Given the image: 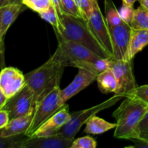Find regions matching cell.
<instances>
[{
  "label": "cell",
  "mask_w": 148,
  "mask_h": 148,
  "mask_svg": "<svg viewBox=\"0 0 148 148\" xmlns=\"http://www.w3.org/2000/svg\"><path fill=\"white\" fill-rule=\"evenodd\" d=\"M113 48V59L128 61L129 47L132 27L126 23L116 27H108Z\"/></svg>",
  "instance_id": "30bf717a"
},
{
  "label": "cell",
  "mask_w": 148,
  "mask_h": 148,
  "mask_svg": "<svg viewBox=\"0 0 148 148\" xmlns=\"http://www.w3.org/2000/svg\"><path fill=\"white\" fill-rule=\"evenodd\" d=\"M3 108L8 111L10 119L34 112V92L26 85L20 92L7 100Z\"/></svg>",
  "instance_id": "ba28073f"
},
{
  "label": "cell",
  "mask_w": 148,
  "mask_h": 148,
  "mask_svg": "<svg viewBox=\"0 0 148 148\" xmlns=\"http://www.w3.org/2000/svg\"><path fill=\"white\" fill-rule=\"evenodd\" d=\"M105 20L108 27H116L124 22L120 17L119 12L112 0H105Z\"/></svg>",
  "instance_id": "44dd1931"
},
{
  "label": "cell",
  "mask_w": 148,
  "mask_h": 148,
  "mask_svg": "<svg viewBox=\"0 0 148 148\" xmlns=\"http://www.w3.org/2000/svg\"><path fill=\"white\" fill-rule=\"evenodd\" d=\"M12 4H23V0H0V8Z\"/></svg>",
  "instance_id": "d6a6232c"
},
{
  "label": "cell",
  "mask_w": 148,
  "mask_h": 148,
  "mask_svg": "<svg viewBox=\"0 0 148 148\" xmlns=\"http://www.w3.org/2000/svg\"><path fill=\"white\" fill-rule=\"evenodd\" d=\"M147 45L148 30L132 29L128 53L129 59L132 60L135 55L141 51Z\"/></svg>",
  "instance_id": "e0dca14e"
},
{
  "label": "cell",
  "mask_w": 148,
  "mask_h": 148,
  "mask_svg": "<svg viewBox=\"0 0 148 148\" xmlns=\"http://www.w3.org/2000/svg\"><path fill=\"white\" fill-rule=\"evenodd\" d=\"M38 14L42 19L51 25L55 33H60L62 27V22L59 14L52 4L47 10L38 13Z\"/></svg>",
  "instance_id": "603a6c76"
},
{
  "label": "cell",
  "mask_w": 148,
  "mask_h": 148,
  "mask_svg": "<svg viewBox=\"0 0 148 148\" xmlns=\"http://www.w3.org/2000/svg\"><path fill=\"white\" fill-rule=\"evenodd\" d=\"M51 4L56 9L59 17H61L62 14V10H61V0H51Z\"/></svg>",
  "instance_id": "836d02e7"
},
{
  "label": "cell",
  "mask_w": 148,
  "mask_h": 148,
  "mask_svg": "<svg viewBox=\"0 0 148 148\" xmlns=\"http://www.w3.org/2000/svg\"><path fill=\"white\" fill-rule=\"evenodd\" d=\"M119 12L120 17H121L123 22L130 25L132 20L133 14H134V6H128L122 4V7L119 10Z\"/></svg>",
  "instance_id": "f546056e"
},
{
  "label": "cell",
  "mask_w": 148,
  "mask_h": 148,
  "mask_svg": "<svg viewBox=\"0 0 148 148\" xmlns=\"http://www.w3.org/2000/svg\"><path fill=\"white\" fill-rule=\"evenodd\" d=\"M138 0H122L123 4L128 6H134V4Z\"/></svg>",
  "instance_id": "d590c367"
},
{
  "label": "cell",
  "mask_w": 148,
  "mask_h": 148,
  "mask_svg": "<svg viewBox=\"0 0 148 148\" xmlns=\"http://www.w3.org/2000/svg\"><path fill=\"white\" fill-rule=\"evenodd\" d=\"M96 147L97 143L95 140L89 136H86L74 140L70 148H95Z\"/></svg>",
  "instance_id": "f1b7e54d"
},
{
  "label": "cell",
  "mask_w": 148,
  "mask_h": 148,
  "mask_svg": "<svg viewBox=\"0 0 148 148\" xmlns=\"http://www.w3.org/2000/svg\"><path fill=\"white\" fill-rule=\"evenodd\" d=\"M110 59L111 58H100L95 61H77L74 62L72 66L86 69L98 75L109 68Z\"/></svg>",
  "instance_id": "ffe728a7"
},
{
  "label": "cell",
  "mask_w": 148,
  "mask_h": 148,
  "mask_svg": "<svg viewBox=\"0 0 148 148\" xmlns=\"http://www.w3.org/2000/svg\"><path fill=\"white\" fill-rule=\"evenodd\" d=\"M74 139L66 138L56 134L51 136L29 137L20 148H69Z\"/></svg>",
  "instance_id": "5bb4252c"
},
{
  "label": "cell",
  "mask_w": 148,
  "mask_h": 148,
  "mask_svg": "<svg viewBox=\"0 0 148 148\" xmlns=\"http://www.w3.org/2000/svg\"><path fill=\"white\" fill-rule=\"evenodd\" d=\"M148 111V104L135 98H125L113 116L116 119L114 136L118 139L132 140L137 125Z\"/></svg>",
  "instance_id": "6da1fadb"
},
{
  "label": "cell",
  "mask_w": 148,
  "mask_h": 148,
  "mask_svg": "<svg viewBox=\"0 0 148 148\" xmlns=\"http://www.w3.org/2000/svg\"><path fill=\"white\" fill-rule=\"evenodd\" d=\"M98 75L90 71L84 69H79L77 75L72 82L64 89L61 90V99L64 103L73 96L76 95L78 92L82 91L92 82L96 79Z\"/></svg>",
  "instance_id": "4fadbf2b"
},
{
  "label": "cell",
  "mask_w": 148,
  "mask_h": 148,
  "mask_svg": "<svg viewBox=\"0 0 148 148\" xmlns=\"http://www.w3.org/2000/svg\"><path fill=\"white\" fill-rule=\"evenodd\" d=\"M60 19L62 27L59 34L85 46L99 57L105 59L111 58L93 36L86 20L64 14H62Z\"/></svg>",
  "instance_id": "3957f363"
},
{
  "label": "cell",
  "mask_w": 148,
  "mask_h": 148,
  "mask_svg": "<svg viewBox=\"0 0 148 148\" xmlns=\"http://www.w3.org/2000/svg\"><path fill=\"white\" fill-rule=\"evenodd\" d=\"M33 113L34 112L10 119L8 124L4 128L0 130V137L17 135L25 133L31 123Z\"/></svg>",
  "instance_id": "9a60e30c"
},
{
  "label": "cell",
  "mask_w": 148,
  "mask_h": 148,
  "mask_svg": "<svg viewBox=\"0 0 148 148\" xmlns=\"http://www.w3.org/2000/svg\"><path fill=\"white\" fill-rule=\"evenodd\" d=\"M98 88L103 93L115 92L117 88V81L111 69H106L98 74L96 78Z\"/></svg>",
  "instance_id": "d6986e66"
},
{
  "label": "cell",
  "mask_w": 148,
  "mask_h": 148,
  "mask_svg": "<svg viewBox=\"0 0 148 148\" xmlns=\"http://www.w3.org/2000/svg\"><path fill=\"white\" fill-rule=\"evenodd\" d=\"M71 118V114L69 111V105L65 103L52 116L45 121L33 134V137H43L51 136L57 134L58 132L64 126Z\"/></svg>",
  "instance_id": "7c38bea8"
},
{
  "label": "cell",
  "mask_w": 148,
  "mask_h": 148,
  "mask_svg": "<svg viewBox=\"0 0 148 148\" xmlns=\"http://www.w3.org/2000/svg\"><path fill=\"white\" fill-rule=\"evenodd\" d=\"M0 28H1V16H0Z\"/></svg>",
  "instance_id": "f35d334b"
},
{
  "label": "cell",
  "mask_w": 148,
  "mask_h": 148,
  "mask_svg": "<svg viewBox=\"0 0 148 148\" xmlns=\"http://www.w3.org/2000/svg\"><path fill=\"white\" fill-rule=\"evenodd\" d=\"M87 23L95 38L113 59V48L109 30L98 5V0L94 1L93 10Z\"/></svg>",
  "instance_id": "9c48e42d"
},
{
  "label": "cell",
  "mask_w": 148,
  "mask_h": 148,
  "mask_svg": "<svg viewBox=\"0 0 148 148\" xmlns=\"http://www.w3.org/2000/svg\"><path fill=\"white\" fill-rule=\"evenodd\" d=\"M133 97H135L148 104V85L137 86Z\"/></svg>",
  "instance_id": "4dcf8cb0"
},
{
  "label": "cell",
  "mask_w": 148,
  "mask_h": 148,
  "mask_svg": "<svg viewBox=\"0 0 148 148\" xmlns=\"http://www.w3.org/2000/svg\"><path fill=\"white\" fill-rule=\"evenodd\" d=\"M58 40L56 50L50 57L55 63L66 67L77 61H95L101 57L85 46L55 33Z\"/></svg>",
  "instance_id": "277c9868"
},
{
  "label": "cell",
  "mask_w": 148,
  "mask_h": 148,
  "mask_svg": "<svg viewBox=\"0 0 148 148\" xmlns=\"http://www.w3.org/2000/svg\"><path fill=\"white\" fill-rule=\"evenodd\" d=\"M132 140H138L148 144V111L137 125Z\"/></svg>",
  "instance_id": "d4e9b609"
},
{
  "label": "cell",
  "mask_w": 148,
  "mask_h": 148,
  "mask_svg": "<svg viewBox=\"0 0 148 148\" xmlns=\"http://www.w3.org/2000/svg\"><path fill=\"white\" fill-rule=\"evenodd\" d=\"M132 62V60L118 61L111 58L110 59L109 68L113 71L117 81V88L114 93L122 98L133 97L137 87Z\"/></svg>",
  "instance_id": "52a82bcc"
},
{
  "label": "cell",
  "mask_w": 148,
  "mask_h": 148,
  "mask_svg": "<svg viewBox=\"0 0 148 148\" xmlns=\"http://www.w3.org/2000/svg\"><path fill=\"white\" fill-rule=\"evenodd\" d=\"M85 132V133L92 134H101L105 133L112 129L115 128L116 123H110L100 117L96 114L91 116L86 123Z\"/></svg>",
  "instance_id": "ac0fdd59"
},
{
  "label": "cell",
  "mask_w": 148,
  "mask_h": 148,
  "mask_svg": "<svg viewBox=\"0 0 148 148\" xmlns=\"http://www.w3.org/2000/svg\"><path fill=\"white\" fill-rule=\"evenodd\" d=\"M61 90L59 85H57L36 104L31 123L25 133L27 137H31L45 121L64 106L65 103L61 99Z\"/></svg>",
  "instance_id": "5b68a950"
},
{
  "label": "cell",
  "mask_w": 148,
  "mask_h": 148,
  "mask_svg": "<svg viewBox=\"0 0 148 148\" xmlns=\"http://www.w3.org/2000/svg\"><path fill=\"white\" fill-rule=\"evenodd\" d=\"M122 97L115 94L109 99L106 100L98 105L94 106L91 108L72 113L69 121L64 126H63V127L56 134L62 136V137H66V138L74 139L75 136L77 134L82 126L85 124L91 116L95 115L103 110L107 109V108L113 106Z\"/></svg>",
  "instance_id": "8992f818"
},
{
  "label": "cell",
  "mask_w": 148,
  "mask_h": 148,
  "mask_svg": "<svg viewBox=\"0 0 148 148\" xmlns=\"http://www.w3.org/2000/svg\"><path fill=\"white\" fill-rule=\"evenodd\" d=\"M61 10L62 14L82 18L75 0H61Z\"/></svg>",
  "instance_id": "484cf974"
},
{
  "label": "cell",
  "mask_w": 148,
  "mask_h": 148,
  "mask_svg": "<svg viewBox=\"0 0 148 148\" xmlns=\"http://www.w3.org/2000/svg\"><path fill=\"white\" fill-rule=\"evenodd\" d=\"M23 4H12L4 6L0 8V16H1V28L0 34L2 36H5L6 33L10 28L11 25L21 12Z\"/></svg>",
  "instance_id": "2e32d148"
},
{
  "label": "cell",
  "mask_w": 148,
  "mask_h": 148,
  "mask_svg": "<svg viewBox=\"0 0 148 148\" xmlns=\"http://www.w3.org/2000/svg\"><path fill=\"white\" fill-rule=\"evenodd\" d=\"M29 137L25 134L0 137V148H20L22 144Z\"/></svg>",
  "instance_id": "cb8c5ba5"
},
{
  "label": "cell",
  "mask_w": 148,
  "mask_h": 148,
  "mask_svg": "<svg viewBox=\"0 0 148 148\" xmlns=\"http://www.w3.org/2000/svg\"><path fill=\"white\" fill-rule=\"evenodd\" d=\"M23 4L33 11L40 13L51 5V0H23Z\"/></svg>",
  "instance_id": "83f0119b"
},
{
  "label": "cell",
  "mask_w": 148,
  "mask_h": 148,
  "mask_svg": "<svg viewBox=\"0 0 148 148\" xmlns=\"http://www.w3.org/2000/svg\"><path fill=\"white\" fill-rule=\"evenodd\" d=\"M80 12L81 17L88 21L93 10L95 0H75Z\"/></svg>",
  "instance_id": "4316f807"
},
{
  "label": "cell",
  "mask_w": 148,
  "mask_h": 148,
  "mask_svg": "<svg viewBox=\"0 0 148 148\" xmlns=\"http://www.w3.org/2000/svg\"><path fill=\"white\" fill-rule=\"evenodd\" d=\"M64 68L49 59L41 66L25 75L26 85L34 92L35 106L55 87L59 85Z\"/></svg>",
  "instance_id": "7a4b0ae2"
},
{
  "label": "cell",
  "mask_w": 148,
  "mask_h": 148,
  "mask_svg": "<svg viewBox=\"0 0 148 148\" xmlns=\"http://www.w3.org/2000/svg\"><path fill=\"white\" fill-rule=\"evenodd\" d=\"M140 5L143 6L144 7L147 8L148 10V0H138Z\"/></svg>",
  "instance_id": "8d00e7d4"
},
{
  "label": "cell",
  "mask_w": 148,
  "mask_h": 148,
  "mask_svg": "<svg viewBox=\"0 0 148 148\" xmlns=\"http://www.w3.org/2000/svg\"><path fill=\"white\" fill-rule=\"evenodd\" d=\"M7 100H8V98L6 97V95H4V92H3L2 90H1V88H0V109L4 108L6 103H7Z\"/></svg>",
  "instance_id": "e575fe53"
},
{
  "label": "cell",
  "mask_w": 148,
  "mask_h": 148,
  "mask_svg": "<svg viewBox=\"0 0 148 148\" xmlns=\"http://www.w3.org/2000/svg\"><path fill=\"white\" fill-rule=\"evenodd\" d=\"M10 114L4 108L0 109V130L4 128L10 121Z\"/></svg>",
  "instance_id": "1f68e13d"
},
{
  "label": "cell",
  "mask_w": 148,
  "mask_h": 148,
  "mask_svg": "<svg viewBox=\"0 0 148 148\" xmlns=\"http://www.w3.org/2000/svg\"><path fill=\"white\" fill-rule=\"evenodd\" d=\"M132 29L148 30V10L140 5L134 10L132 20L130 23Z\"/></svg>",
  "instance_id": "7402d4cb"
},
{
  "label": "cell",
  "mask_w": 148,
  "mask_h": 148,
  "mask_svg": "<svg viewBox=\"0 0 148 148\" xmlns=\"http://www.w3.org/2000/svg\"><path fill=\"white\" fill-rule=\"evenodd\" d=\"M25 85V77L17 68L4 67L0 72V88L8 99L20 92Z\"/></svg>",
  "instance_id": "8fae6325"
},
{
  "label": "cell",
  "mask_w": 148,
  "mask_h": 148,
  "mask_svg": "<svg viewBox=\"0 0 148 148\" xmlns=\"http://www.w3.org/2000/svg\"><path fill=\"white\" fill-rule=\"evenodd\" d=\"M3 48H4V36L0 34V51H2Z\"/></svg>",
  "instance_id": "74e56055"
}]
</instances>
